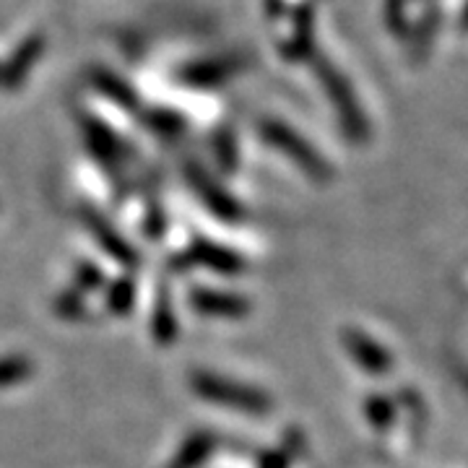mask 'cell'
Returning <instances> with one entry per match:
<instances>
[{
  "instance_id": "6da1fadb",
  "label": "cell",
  "mask_w": 468,
  "mask_h": 468,
  "mask_svg": "<svg viewBox=\"0 0 468 468\" xmlns=\"http://www.w3.org/2000/svg\"><path fill=\"white\" fill-rule=\"evenodd\" d=\"M315 73H318V81L323 86V91H325V97L334 104L338 122H341V131L346 133L351 144H367L369 122L365 117L362 104L356 100V94H354V89H351L349 79L325 58L315 60Z\"/></svg>"
},
{
  "instance_id": "7a4b0ae2",
  "label": "cell",
  "mask_w": 468,
  "mask_h": 468,
  "mask_svg": "<svg viewBox=\"0 0 468 468\" xmlns=\"http://www.w3.org/2000/svg\"><path fill=\"white\" fill-rule=\"evenodd\" d=\"M261 133H263V138L273 149H279L286 159H292L310 180H315V183H328L331 180L334 169L323 159V154L310 141H304L294 128H289L286 122H282V120H266L261 125Z\"/></svg>"
},
{
  "instance_id": "3957f363",
  "label": "cell",
  "mask_w": 468,
  "mask_h": 468,
  "mask_svg": "<svg viewBox=\"0 0 468 468\" xmlns=\"http://www.w3.org/2000/svg\"><path fill=\"white\" fill-rule=\"evenodd\" d=\"M193 388L206 401H214L218 406H224V409H234V411L252 414V417H261V414L271 411V399H268L266 393L237 383V380H227L221 375L196 372L193 375Z\"/></svg>"
},
{
  "instance_id": "277c9868",
  "label": "cell",
  "mask_w": 468,
  "mask_h": 468,
  "mask_svg": "<svg viewBox=\"0 0 468 468\" xmlns=\"http://www.w3.org/2000/svg\"><path fill=\"white\" fill-rule=\"evenodd\" d=\"M344 346L349 351V356L356 362V367L365 369L367 375L385 378L396 367V354L390 346H385L372 331H365L359 325H354L349 331H344Z\"/></svg>"
},
{
  "instance_id": "5b68a950",
  "label": "cell",
  "mask_w": 468,
  "mask_h": 468,
  "mask_svg": "<svg viewBox=\"0 0 468 468\" xmlns=\"http://www.w3.org/2000/svg\"><path fill=\"white\" fill-rule=\"evenodd\" d=\"M45 50V37L34 34L29 37L21 48L16 50V55L0 66V89H16L18 84H24L27 73L32 70V66L39 60V55Z\"/></svg>"
},
{
  "instance_id": "8992f818",
  "label": "cell",
  "mask_w": 468,
  "mask_h": 468,
  "mask_svg": "<svg viewBox=\"0 0 468 468\" xmlns=\"http://www.w3.org/2000/svg\"><path fill=\"white\" fill-rule=\"evenodd\" d=\"M193 307L201 310L203 315H214V318H242L250 310L242 297L227 292H211V289H198L193 294Z\"/></svg>"
},
{
  "instance_id": "52a82bcc",
  "label": "cell",
  "mask_w": 468,
  "mask_h": 468,
  "mask_svg": "<svg viewBox=\"0 0 468 468\" xmlns=\"http://www.w3.org/2000/svg\"><path fill=\"white\" fill-rule=\"evenodd\" d=\"M187 255H190L196 263L214 268V271H218V273H237V271L242 268V261H239L234 252L224 250V248H218V245H211V242H208V245L201 242V245L190 248Z\"/></svg>"
},
{
  "instance_id": "ba28073f",
  "label": "cell",
  "mask_w": 468,
  "mask_h": 468,
  "mask_svg": "<svg viewBox=\"0 0 468 468\" xmlns=\"http://www.w3.org/2000/svg\"><path fill=\"white\" fill-rule=\"evenodd\" d=\"M193 185H196V190L201 193L206 206H208L214 214H218L221 218H227V221H237V217H239V206H237L232 198H227L208 177H203V175L196 172V175H193Z\"/></svg>"
},
{
  "instance_id": "9c48e42d",
  "label": "cell",
  "mask_w": 468,
  "mask_h": 468,
  "mask_svg": "<svg viewBox=\"0 0 468 468\" xmlns=\"http://www.w3.org/2000/svg\"><path fill=\"white\" fill-rule=\"evenodd\" d=\"M232 63L211 60V63H196V66L185 68L183 79L193 86H217L221 84L227 76H232Z\"/></svg>"
},
{
  "instance_id": "30bf717a",
  "label": "cell",
  "mask_w": 468,
  "mask_h": 468,
  "mask_svg": "<svg viewBox=\"0 0 468 468\" xmlns=\"http://www.w3.org/2000/svg\"><path fill=\"white\" fill-rule=\"evenodd\" d=\"M89 224H91V229H94V234L100 237V242L107 248V250L115 255L120 263H135V252L125 245V242H120V237H117L107 224H101V218L91 217L89 218Z\"/></svg>"
},
{
  "instance_id": "8fae6325",
  "label": "cell",
  "mask_w": 468,
  "mask_h": 468,
  "mask_svg": "<svg viewBox=\"0 0 468 468\" xmlns=\"http://www.w3.org/2000/svg\"><path fill=\"white\" fill-rule=\"evenodd\" d=\"M211 448H214V437L203 435V432L201 435H196L187 445H185L183 451H180V455L175 458L172 468H196L203 458L211 452Z\"/></svg>"
},
{
  "instance_id": "7c38bea8",
  "label": "cell",
  "mask_w": 468,
  "mask_h": 468,
  "mask_svg": "<svg viewBox=\"0 0 468 468\" xmlns=\"http://www.w3.org/2000/svg\"><path fill=\"white\" fill-rule=\"evenodd\" d=\"M32 375V362L27 356H5L0 359V388L21 383Z\"/></svg>"
},
{
  "instance_id": "4fadbf2b",
  "label": "cell",
  "mask_w": 468,
  "mask_h": 468,
  "mask_svg": "<svg viewBox=\"0 0 468 468\" xmlns=\"http://www.w3.org/2000/svg\"><path fill=\"white\" fill-rule=\"evenodd\" d=\"M97 86H100V89L104 91V94H107V97H112V100L120 101V104H128V107H133V104H135L133 91H131L128 86L122 84L120 79L110 76V73H100V76H97Z\"/></svg>"
},
{
  "instance_id": "5bb4252c",
  "label": "cell",
  "mask_w": 468,
  "mask_h": 468,
  "mask_svg": "<svg viewBox=\"0 0 468 468\" xmlns=\"http://www.w3.org/2000/svg\"><path fill=\"white\" fill-rule=\"evenodd\" d=\"M122 289H125V284L117 286L115 292H112V300H115L112 304H115V310H120V313L131 307V297H133V289H128L125 294H122Z\"/></svg>"
},
{
  "instance_id": "9a60e30c",
  "label": "cell",
  "mask_w": 468,
  "mask_h": 468,
  "mask_svg": "<svg viewBox=\"0 0 468 468\" xmlns=\"http://www.w3.org/2000/svg\"><path fill=\"white\" fill-rule=\"evenodd\" d=\"M461 29L468 32V0H466V5H463V14H461Z\"/></svg>"
}]
</instances>
